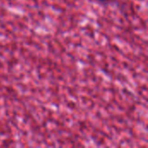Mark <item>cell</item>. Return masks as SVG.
I'll use <instances>...</instances> for the list:
<instances>
[{"label": "cell", "mask_w": 148, "mask_h": 148, "mask_svg": "<svg viewBox=\"0 0 148 148\" xmlns=\"http://www.w3.org/2000/svg\"><path fill=\"white\" fill-rule=\"evenodd\" d=\"M99 1H102V2H105V1H108V0H99Z\"/></svg>", "instance_id": "6da1fadb"}]
</instances>
